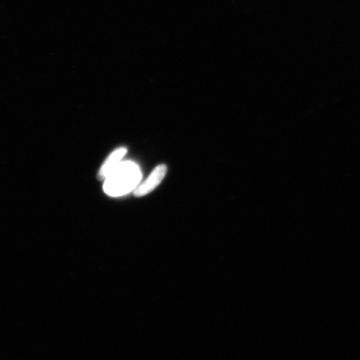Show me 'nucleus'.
I'll return each mask as SVG.
<instances>
[{
  "instance_id": "obj_1",
  "label": "nucleus",
  "mask_w": 360,
  "mask_h": 360,
  "mask_svg": "<svg viewBox=\"0 0 360 360\" xmlns=\"http://www.w3.org/2000/svg\"><path fill=\"white\" fill-rule=\"evenodd\" d=\"M141 174L132 162H121L105 180L103 191L112 197L124 195L138 186Z\"/></svg>"
},
{
  "instance_id": "obj_2",
  "label": "nucleus",
  "mask_w": 360,
  "mask_h": 360,
  "mask_svg": "<svg viewBox=\"0 0 360 360\" xmlns=\"http://www.w3.org/2000/svg\"><path fill=\"white\" fill-rule=\"evenodd\" d=\"M167 166L165 165H158L157 167L152 171L150 176L145 181L138 184L134 188V195L136 197H143L148 195V193L154 191L155 188L160 186L167 174Z\"/></svg>"
},
{
  "instance_id": "obj_3",
  "label": "nucleus",
  "mask_w": 360,
  "mask_h": 360,
  "mask_svg": "<svg viewBox=\"0 0 360 360\" xmlns=\"http://www.w3.org/2000/svg\"><path fill=\"white\" fill-rule=\"evenodd\" d=\"M126 152H127V150L125 148H119L114 152H112L102 165L100 171H98V179L105 180L112 171L118 167Z\"/></svg>"
}]
</instances>
